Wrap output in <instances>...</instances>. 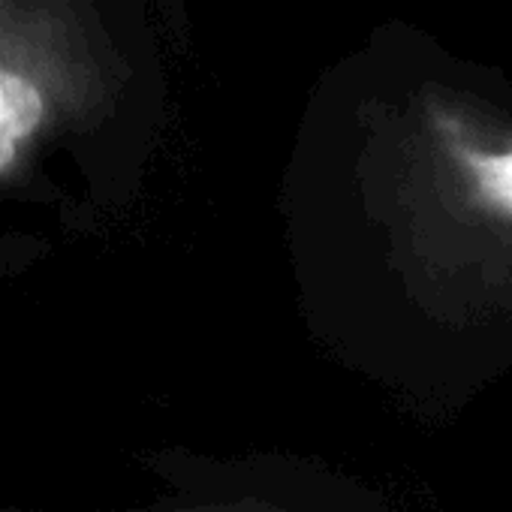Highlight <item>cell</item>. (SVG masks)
<instances>
[{"label": "cell", "mask_w": 512, "mask_h": 512, "mask_svg": "<svg viewBox=\"0 0 512 512\" xmlns=\"http://www.w3.org/2000/svg\"><path fill=\"white\" fill-rule=\"evenodd\" d=\"M389 148L380 199L407 278L452 314L512 317V127L425 88Z\"/></svg>", "instance_id": "obj_1"}, {"label": "cell", "mask_w": 512, "mask_h": 512, "mask_svg": "<svg viewBox=\"0 0 512 512\" xmlns=\"http://www.w3.org/2000/svg\"><path fill=\"white\" fill-rule=\"evenodd\" d=\"M103 100V73L58 0H0V181Z\"/></svg>", "instance_id": "obj_2"}]
</instances>
